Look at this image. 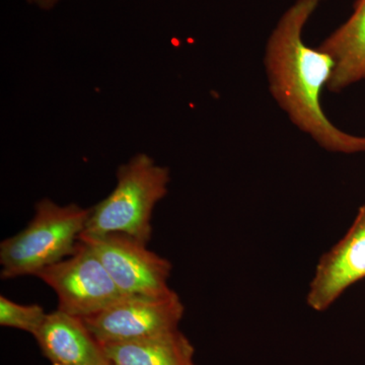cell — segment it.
Listing matches in <instances>:
<instances>
[{"label":"cell","mask_w":365,"mask_h":365,"mask_svg":"<svg viewBox=\"0 0 365 365\" xmlns=\"http://www.w3.org/2000/svg\"><path fill=\"white\" fill-rule=\"evenodd\" d=\"M321 0H297L283 14L266 46L269 88L292 122L331 153H364L365 136L346 133L322 108L324 88L332 78V57L304 44L302 31Z\"/></svg>","instance_id":"cell-1"},{"label":"cell","mask_w":365,"mask_h":365,"mask_svg":"<svg viewBox=\"0 0 365 365\" xmlns=\"http://www.w3.org/2000/svg\"><path fill=\"white\" fill-rule=\"evenodd\" d=\"M170 170L158 165L146 153L134 155L117 170L114 190L97 205L83 235H103L119 232L148 244L153 237V213L167 196Z\"/></svg>","instance_id":"cell-2"},{"label":"cell","mask_w":365,"mask_h":365,"mask_svg":"<svg viewBox=\"0 0 365 365\" xmlns=\"http://www.w3.org/2000/svg\"><path fill=\"white\" fill-rule=\"evenodd\" d=\"M90 215L91 209L78 204L61 206L48 198L36 203L29 225L0 244L2 279L37 276L71 256Z\"/></svg>","instance_id":"cell-3"},{"label":"cell","mask_w":365,"mask_h":365,"mask_svg":"<svg viewBox=\"0 0 365 365\" xmlns=\"http://www.w3.org/2000/svg\"><path fill=\"white\" fill-rule=\"evenodd\" d=\"M36 277L54 290L59 311L81 319L129 297L117 287L95 252L81 241L71 256L43 269Z\"/></svg>","instance_id":"cell-4"},{"label":"cell","mask_w":365,"mask_h":365,"mask_svg":"<svg viewBox=\"0 0 365 365\" xmlns=\"http://www.w3.org/2000/svg\"><path fill=\"white\" fill-rule=\"evenodd\" d=\"M79 241L95 252L124 294L163 297L173 292L169 287L172 264L148 249L145 242L119 232L81 234Z\"/></svg>","instance_id":"cell-5"},{"label":"cell","mask_w":365,"mask_h":365,"mask_svg":"<svg viewBox=\"0 0 365 365\" xmlns=\"http://www.w3.org/2000/svg\"><path fill=\"white\" fill-rule=\"evenodd\" d=\"M185 307L173 290L163 297L129 295L93 316L83 319L101 344L131 342L176 330Z\"/></svg>","instance_id":"cell-6"},{"label":"cell","mask_w":365,"mask_h":365,"mask_svg":"<svg viewBox=\"0 0 365 365\" xmlns=\"http://www.w3.org/2000/svg\"><path fill=\"white\" fill-rule=\"evenodd\" d=\"M365 278V204L347 234L324 255L309 285L307 302L324 312L354 283Z\"/></svg>","instance_id":"cell-7"},{"label":"cell","mask_w":365,"mask_h":365,"mask_svg":"<svg viewBox=\"0 0 365 365\" xmlns=\"http://www.w3.org/2000/svg\"><path fill=\"white\" fill-rule=\"evenodd\" d=\"M34 337L52 364L112 365L85 321L59 309L47 314Z\"/></svg>","instance_id":"cell-8"},{"label":"cell","mask_w":365,"mask_h":365,"mask_svg":"<svg viewBox=\"0 0 365 365\" xmlns=\"http://www.w3.org/2000/svg\"><path fill=\"white\" fill-rule=\"evenodd\" d=\"M319 49L330 55L335 64L327 88L339 93L365 81V0H357L351 16Z\"/></svg>","instance_id":"cell-9"},{"label":"cell","mask_w":365,"mask_h":365,"mask_svg":"<svg viewBox=\"0 0 365 365\" xmlns=\"http://www.w3.org/2000/svg\"><path fill=\"white\" fill-rule=\"evenodd\" d=\"M112 365H196L195 349L179 330L131 342L104 344Z\"/></svg>","instance_id":"cell-10"},{"label":"cell","mask_w":365,"mask_h":365,"mask_svg":"<svg viewBox=\"0 0 365 365\" xmlns=\"http://www.w3.org/2000/svg\"><path fill=\"white\" fill-rule=\"evenodd\" d=\"M45 309L39 304H20L14 300L0 297V325L18 329L35 336L44 323Z\"/></svg>","instance_id":"cell-11"},{"label":"cell","mask_w":365,"mask_h":365,"mask_svg":"<svg viewBox=\"0 0 365 365\" xmlns=\"http://www.w3.org/2000/svg\"><path fill=\"white\" fill-rule=\"evenodd\" d=\"M58 1L59 0H38L37 6L47 11V9H51L56 6Z\"/></svg>","instance_id":"cell-12"},{"label":"cell","mask_w":365,"mask_h":365,"mask_svg":"<svg viewBox=\"0 0 365 365\" xmlns=\"http://www.w3.org/2000/svg\"><path fill=\"white\" fill-rule=\"evenodd\" d=\"M26 1H28L29 4H37L38 0H26Z\"/></svg>","instance_id":"cell-13"},{"label":"cell","mask_w":365,"mask_h":365,"mask_svg":"<svg viewBox=\"0 0 365 365\" xmlns=\"http://www.w3.org/2000/svg\"><path fill=\"white\" fill-rule=\"evenodd\" d=\"M52 365H61V364H52Z\"/></svg>","instance_id":"cell-14"}]
</instances>
